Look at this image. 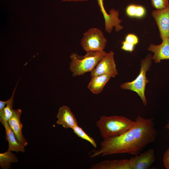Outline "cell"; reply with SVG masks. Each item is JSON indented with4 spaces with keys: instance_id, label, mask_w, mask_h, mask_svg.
I'll return each mask as SVG.
<instances>
[{
    "instance_id": "3",
    "label": "cell",
    "mask_w": 169,
    "mask_h": 169,
    "mask_svg": "<svg viewBox=\"0 0 169 169\" xmlns=\"http://www.w3.org/2000/svg\"><path fill=\"white\" fill-rule=\"evenodd\" d=\"M106 53L104 50L86 53L84 56L76 53H72L69 56V69L72 75L79 76L91 72Z\"/></svg>"
},
{
    "instance_id": "19",
    "label": "cell",
    "mask_w": 169,
    "mask_h": 169,
    "mask_svg": "<svg viewBox=\"0 0 169 169\" xmlns=\"http://www.w3.org/2000/svg\"><path fill=\"white\" fill-rule=\"evenodd\" d=\"M100 8V10L102 13L105 22L107 23L110 22L112 18V15L109 13H107L104 7L103 0H96Z\"/></svg>"
},
{
    "instance_id": "15",
    "label": "cell",
    "mask_w": 169,
    "mask_h": 169,
    "mask_svg": "<svg viewBox=\"0 0 169 169\" xmlns=\"http://www.w3.org/2000/svg\"><path fill=\"white\" fill-rule=\"evenodd\" d=\"M146 13L144 7L134 4L129 5L125 9L126 15L131 18H142L145 16Z\"/></svg>"
},
{
    "instance_id": "21",
    "label": "cell",
    "mask_w": 169,
    "mask_h": 169,
    "mask_svg": "<svg viewBox=\"0 0 169 169\" xmlns=\"http://www.w3.org/2000/svg\"><path fill=\"white\" fill-rule=\"evenodd\" d=\"M125 40L134 45L139 42L138 37L136 35L132 33L127 34L125 37Z\"/></svg>"
},
{
    "instance_id": "20",
    "label": "cell",
    "mask_w": 169,
    "mask_h": 169,
    "mask_svg": "<svg viewBox=\"0 0 169 169\" xmlns=\"http://www.w3.org/2000/svg\"><path fill=\"white\" fill-rule=\"evenodd\" d=\"M151 4L156 9L166 8L169 6L168 0H151Z\"/></svg>"
},
{
    "instance_id": "22",
    "label": "cell",
    "mask_w": 169,
    "mask_h": 169,
    "mask_svg": "<svg viewBox=\"0 0 169 169\" xmlns=\"http://www.w3.org/2000/svg\"><path fill=\"white\" fill-rule=\"evenodd\" d=\"M121 49H122L128 52H132L134 49V45L130 44L125 40L122 42Z\"/></svg>"
},
{
    "instance_id": "26",
    "label": "cell",
    "mask_w": 169,
    "mask_h": 169,
    "mask_svg": "<svg viewBox=\"0 0 169 169\" xmlns=\"http://www.w3.org/2000/svg\"><path fill=\"white\" fill-rule=\"evenodd\" d=\"M165 128L166 129L169 130V120L168 121V122H167V124H166V125L165 126ZM168 134H169V132H168Z\"/></svg>"
},
{
    "instance_id": "4",
    "label": "cell",
    "mask_w": 169,
    "mask_h": 169,
    "mask_svg": "<svg viewBox=\"0 0 169 169\" xmlns=\"http://www.w3.org/2000/svg\"><path fill=\"white\" fill-rule=\"evenodd\" d=\"M152 56L149 54L141 60L140 72L135 79L132 81L124 83L120 85L122 89L130 90L136 92L141 98L145 106L147 104L145 95L146 87L149 82L146 78V74L150 70L151 65Z\"/></svg>"
},
{
    "instance_id": "12",
    "label": "cell",
    "mask_w": 169,
    "mask_h": 169,
    "mask_svg": "<svg viewBox=\"0 0 169 169\" xmlns=\"http://www.w3.org/2000/svg\"><path fill=\"white\" fill-rule=\"evenodd\" d=\"M91 169H131L129 159L105 160L92 165Z\"/></svg>"
},
{
    "instance_id": "7",
    "label": "cell",
    "mask_w": 169,
    "mask_h": 169,
    "mask_svg": "<svg viewBox=\"0 0 169 169\" xmlns=\"http://www.w3.org/2000/svg\"><path fill=\"white\" fill-rule=\"evenodd\" d=\"M155 160L154 150L151 148L129 159L131 169H148Z\"/></svg>"
},
{
    "instance_id": "18",
    "label": "cell",
    "mask_w": 169,
    "mask_h": 169,
    "mask_svg": "<svg viewBox=\"0 0 169 169\" xmlns=\"http://www.w3.org/2000/svg\"><path fill=\"white\" fill-rule=\"evenodd\" d=\"M72 129L74 132L79 137L89 142L94 148L97 147V144L95 140L88 135L78 125L74 126Z\"/></svg>"
},
{
    "instance_id": "10",
    "label": "cell",
    "mask_w": 169,
    "mask_h": 169,
    "mask_svg": "<svg viewBox=\"0 0 169 169\" xmlns=\"http://www.w3.org/2000/svg\"><path fill=\"white\" fill-rule=\"evenodd\" d=\"M162 39L160 44H150L147 48L148 50L154 53L152 59L156 63L160 62L161 60L169 59V37Z\"/></svg>"
},
{
    "instance_id": "11",
    "label": "cell",
    "mask_w": 169,
    "mask_h": 169,
    "mask_svg": "<svg viewBox=\"0 0 169 169\" xmlns=\"http://www.w3.org/2000/svg\"><path fill=\"white\" fill-rule=\"evenodd\" d=\"M56 123L61 125L65 128L72 129L78 122L75 116L70 108L66 105H63L59 110Z\"/></svg>"
},
{
    "instance_id": "1",
    "label": "cell",
    "mask_w": 169,
    "mask_h": 169,
    "mask_svg": "<svg viewBox=\"0 0 169 169\" xmlns=\"http://www.w3.org/2000/svg\"><path fill=\"white\" fill-rule=\"evenodd\" d=\"M130 129L117 137L104 139L100 148L94 151L91 157L119 153L139 154L149 143L155 141L157 132L153 118L138 116Z\"/></svg>"
},
{
    "instance_id": "8",
    "label": "cell",
    "mask_w": 169,
    "mask_h": 169,
    "mask_svg": "<svg viewBox=\"0 0 169 169\" xmlns=\"http://www.w3.org/2000/svg\"><path fill=\"white\" fill-rule=\"evenodd\" d=\"M151 14L158 27L161 38L169 37V6L154 10Z\"/></svg>"
},
{
    "instance_id": "25",
    "label": "cell",
    "mask_w": 169,
    "mask_h": 169,
    "mask_svg": "<svg viewBox=\"0 0 169 169\" xmlns=\"http://www.w3.org/2000/svg\"><path fill=\"white\" fill-rule=\"evenodd\" d=\"M88 0H61L62 2H82V1H87Z\"/></svg>"
},
{
    "instance_id": "6",
    "label": "cell",
    "mask_w": 169,
    "mask_h": 169,
    "mask_svg": "<svg viewBox=\"0 0 169 169\" xmlns=\"http://www.w3.org/2000/svg\"><path fill=\"white\" fill-rule=\"evenodd\" d=\"M118 74L112 51L107 53L91 72V77L108 74L114 78Z\"/></svg>"
},
{
    "instance_id": "23",
    "label": "cell",
    "mask_w": 169,
    "mask_h": 169,
    "mask_svg": "<svg viewBox=\"0 0 169 169\" xmlns=\"http://www.w3.org/2000/svg\"><path fill=\"white\" fill-rule=\"evenodd\" d=\"M162 161L164 167L166 169H169V147L163 154Z\"/></svg>"
},
{
    "instance_id": "5",
    "label": "cell",
    "mask_w": 169,
    "mask_h": 169,
    "mask_svg": "<svg viewBox=\"0 0 169 169\" xmlns=\"http://www.w3.org/2000/svg\"><path fill=\"white\" fill-rule=\"evenodd\" d=\"M107 42L101 30L92 28L83 33L80 44L83 50L88 53L103 51Z\"/></svg>"
},
{
    "instance_id": "17",
    "label": "cell",
    "mask_w": 169,
    "mask_h": 169,
    "mask_svg": "<svg viewBox=\"0 0 169 169\" xmlns=\"http://www.w3.org/2000/svg\"><path fill=\"white\" fill-rule=\"evenodd\" d=\"M18 82L17 83L11 97L4 109L0 112V121L1 122L6 121H8L13 113V96Z\"/></svg>"
},
{
    "instance_id": "9",
    "label": "cell",
    "mask_w": 169,
    "mask_h": 169,
    "mask_svg": "<svg viewBox=\"0 0 169 169\" xmlns=\"http://www.w3.org/2000/svg\"><path fill=\"white\" fill-rule=\"evenodd\" d=\"M21 113L22 110L20 109H13V115L8 122L18 141L25 147L28 145V142L22 133L23 125L20 121Z\"/></svg>"
},
{
    "instance_id": "14",
    "label": "cell",
    "mask_w": 169,
    "mask_h": 169,
    "mask_svg": "<svg viewBox=\"0 0 169 169\" xmlns=\"http://www.w3.org/2000/svg\"><path fill=\"white\" fill-rule=\"evenodd\" d=\"M111 78V76L108 74L92 76L87 88L93 93L98 94L102 91L105 85Z\"/></svg>"
},
{
    "instance_id": "24",
    "label": "cell",
    "mask_w": 169,
    "mask_h": 169,
    "mask_svg": "<svg viewBox=\"0 0 169 169\" xmlns=\"http://www.w3.org/2000/svg\"><path fill=\"white\" fill-rule=\"evenodd\" d=\"M9 99L5 101H0V112L2 111L6 106Z\"/></svg>"
},
{
    "instance_id": "2",
    "label": "cell",
    "mask_w": 169,
    "mask_h": 169,
    "mask_svg": "<svg viewBox=\"0 0 169 169\" xmlns=\"http://www.w3.org/2000/svg\"><path fill=\"white\" fill-rule=\"evenodd\" d=\"M136 123L135 121L122 116L102 115L96 123L102 136L108 138L120 136L126 132Z\"/></svg>"
},
{
    "instance_id": "16",
    "label": "cell",
    "mask_w": 169,
    "mask_h": 169,
    "mask_svg": "<svg viewBox=\"0 0 169 169\" xmlns=\"http://www.w3.org/2000/svg\"><path fill=\"white\" fill-rule=\"evenodd\" d=\"M18 161V157L11 151L8 150L0 153V166L2 169H9L11 167V163Z\"/></svg>"
},
{
    "instance_id": "13",
    "label": "cell",
    "mask_w": 169,
    "mask_h": 169,
    "mask_svg": "<svg viewBox=\"0 0 169 169\" xmlns=\"http://www.w3.org/2000/svg\"><path fill=\"white\" fill-rule=\"evenodd\" d=\"M1 123L3 125L5 130L6 140L8 143V150L17 152H24V147L18 141L13 131L9 126L8 121H4L1 122Z\"/></svg>"
}]
</instances>
